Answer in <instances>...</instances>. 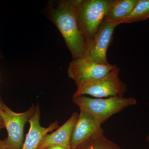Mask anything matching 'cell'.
I'll return each instance as SVG.
<instances>
[{"label": "cell", "mask_w": 149, "mask_h": 149, "mask_svg": "<svg viewBox=\"0 0 149 149\" xmlns=\"http://www.w3.org/2000/svg\"><path fill=\"white\" fill-rule=\"evenodd\" d=\"M43 149H70L65 147L62 146H56V145H54V146H49Z\"/></svg>", "instance_id": "obj_14"}, {"label": "cell", "mask_w": 149, "mask_h": 149, "mask_svg": "<svg viewBox=\"0 0 149 149\" xmlns=\"http://www.w3.org/2000/svg\"><path fill=\"white\" fill-rule=\"evenodd\" d=\"M72 101L80 110L91 113L101 124L113 115L137 103L136 98L133 97L92 98L85 95L73 96Z\"/></svg>", "instance_id": "obj_2"}, {"label": "cell", "mask_w": 149, "mask_h": 149, "mask_svg": "<svg viewBox=\"0 0 149 149\" xmlns=\"http://www.w3.org/2000/svg\"><path fill=\"white\" fill-rule=\"evenodd\" d=\"M40 111L38 106L28 122L30 124L29 131L21 149H37L41 141L50 132L58 128V123L56 121L47 127H42L40 122Z\"/></svg>", "instance_id": "obj_9"}, {"label": "cell", "mask_w": 149, "mask_h": 149, "mask_svg": "<svg viewBox=\"0 0 149 149\" xmlns=\"http://www.w3.org/2000/svg\"><path fill=\"white\" fill-rule=\"evenodd\" d=\"M36 107L32 105L26 111L18 113L3 102L0 115L8 134L3 141L6 149H22L24 142V125L34 114Z\"/></svg>", "instance_id": "obj_5"}, {"label": "cell", "mask_w": 149, "mask_h": 149, "mask_svg": "<svg viewBox=\"0 0 149 149\" xmlns=\"http://www.w3.org/2000/svg\"><path fill=\"white\" fill-rule=\"evenodd\" d=\"M78 113L74 112L63 125L47 134L41 141L37 149H43L49 146H60L70 148V141L73 127L77 118Z\"/></svg>", "instance_id": "obj_10"}, {"label": "cell", "mask_w": 149, "mask_h": 149, "mask_svg": "<svg viewBox=\"0 0 149 149\" xmlns=\"http://www.w3.org/2000/svg\"><path fill=\"white\" fill-rule=\"evenodd\" d=\"M2 103L3 102L1 101V99H0V110H1V107ZM5 128V126L4 123L3 122L2 118L1 116V115H0V130H1V129Z\"/></svg>", "instance_id": "obj_15"}, {"label": "cell", "mask_w": 149, "mask_h": 149, "mask_svg": "<svg viewBox=\"0 0 149 149\" xmlns=\"http://www.w3.org/2000/svg\"><path fill=\"white\" fill-rule=\"evenodd\" d=\"M120 69L117 66L104 77L77 86L73 96L89 95L96 98L123 97L127 91L126 84L119 78Z\"/></svg>", "instance_id": "obj_4"}, {"label": "cell", "mask_w": 149, "mask_h": 149, "mask_svg": "<svg viewBox=\"0 0 149 149\" xmlns=\"http://www.w3.org/2000/svg\"><path fill=\"white\" fill-rule=\"evenodd\" d=\"M116 26L104 19L98 31L87 43L84 58L99 64H110L107 59V52Z\"/></svg>", "instance_id": "obj_6"}, {"label": "cell", "mask_w": 149, "mask_h": 149, "mask_svg": "<svg viewBox=\"0 0 149 149\" xmlns=\"http://www.w3.org/2000/svg\"><path fill=\"white\" fill-rule=\"evenodd\" d=\"M49 15L64 38L73 59L84 58L87 42L77 21V0L61 1L55 8L51 10Z\"/></svg>", "instance_id": "obj_1"}, {"label": "cell", "mask_w": 149, "mask_h": 149, "mask_svg": "<svg viewBox=\"0 0 149 149\" xmlns=\"http://www.w3.org/2000/svg\"><path fill=\"white\" fill-rule=\"evenodd\" d=\"M139 0H114L108 8L104 19L116 26L133 10Z\"/></svg>", "instance_id": "obj_11"}, {"label": "cell", "mask_w": 149, "mask_h": 149, "mask_svg": "<svg viewBox=\"0 0 149 149\" xmlns=\"http://www.w3.org/2000/svg\"><path fill=\"white\" fill-rule=\"evenodd\" d=\"M147 140H148V141H149V135L147 137Z\"/></svg>", "instance_id": "obj_17"}, {"label": "cell", "mask_w": 149, "mask_h": 149, "mask_svg": "<svg viewBox=\"0 0 149 149\" xmlns=\"http://www.w3.org/2000/svg\"><path fill=\"white\" fill-rule=\"evenodd\" d=\"M116 66L99 64L85 58L74 59L70 63L68 73L70 78L78 86L104 77Z\"/></svg>", "instance_id": "obj_7"}, {"label": "cell", "mask_w": 149, "mask_h": 149, "mask_svg": "<svg viewBox=\"0 0 149 149\" xmlns=\"http://www.w3.org/2000/svg\"><path fill=\"white\" fill-rule=\"evenodd\" d=\"M149 18V0H139L133 10L120 24L146 20Z\"/></svg>", "instance_id": "obj_12"}, {"label": "cell", "mask_w": 149, "mask_h": 149, "mask_svg": "<svg viewBox=\"0 0 149 149\" xmlns=\"http://www.w3.org/2000/svg\"><path fill=\"white\" fill-rule=\"evenodd\" d=\"M114 0H77V21L87 43L101 26Z\"/></svg>", "instance_id": "obj_3"}, {"label": "cell", "mask_w": 149, "mask_h": 149, "mask_svg": "<svg viewBox=\"0 0 149 149\" xmlns=\"http://www.w3.org/2000/svg\"><path fill=\"white\" fill-rule=\"evenodd\" d=\"M101 124L91 113L80 110L72 130L70 148L77 149L90 140L104 136Z\"/></svg>", "instance_id": "obj_8"}, {"label": "cell", "mask_w": 149, "mask_h": 149, "mask_svg": "<svg viewBox=\"0 0 149 149\" xmlns=\"http://www.w3.org/2000/svg\"><path fill=\"white\" fill-rule=\"evenodd\" d=\"M0 149H6L4 142L0 139Z\"/></svg>", "instance_id": "obj_16"}, {"label": "cell", "mask_w": 149, "mask_h": 149, "mask_svg": "<svg viewBox=\"0 0 149 149\" xmlns=\"http://www.w3.org/2000/svg\"><path fill=\"white\" fill-rule=\"evenodd\" d=\"M77 149H122L104 136L92 139Z\"/></svg>", "instance_id": "obj_13"}]
</instances>
